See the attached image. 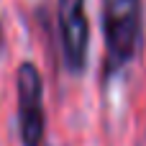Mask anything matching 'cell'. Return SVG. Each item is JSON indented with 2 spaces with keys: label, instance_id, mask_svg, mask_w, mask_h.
<instances>
[{
  "label": "cell",
  "instance_id": "obj_1",
  "mask_svg": "<svg viewBox=\"0 0 146 146\" xmlns=\"http://www.w3.org/2000/svg\"><path fill=\"white\" fill-rule=\"evenodd\" d=\"M141 0H103L105 74L126 67L141 46Z\"/></svg>",
  "mask_w": 146,
  "mask_h": 146
},
{
  "label": "cell",
  "instance_id": "obj_2",
  "mask_svg": "<svg viewBox=\"0 0 146 146\" xmlns=\"http://www.w3.org/2000/svg\"><path fill=\"white\" fill-rule=\"evenodd\" d=\"M18 92V128L23 146H41L46 133V113H44V82L33 62H23L15 74Z\"/></svg>",
  "mask_w": 146,
  "mask_h": 146
},
{
  "label": "cell",
  "instance_id": "obj_3",
  "mask_svg": "<svg viewBox=\"0 0 146 146\" xmlns=\"http://www.w3.org/2000/svg\"><path fill=\"white\" fill-rule=\"evenodd\" d=\"M56 28H59L64 64L69 72L80 74L87 64V51H90V23H87L85 0H56Z\"/></svg>",
  "mask_w": 146,
  "mask_h": 146
},
{
  "label": "cell",
  "instance_id": "obj_4",
  "mask_svg": "<svg viewBox=\"0 0 146 146\" xmlns=\"http://www.w3.org/2000/svg\"><path fill=\"white\" fill-rule=\"evenodd\" d=\"M0 38H3V26H0Z\"/></svg>",
  "mask_w": 146,
  "mask_h": 146
}]
</instances>
